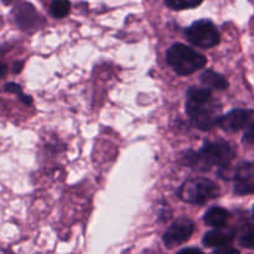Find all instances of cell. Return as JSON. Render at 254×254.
I'll list each match as a JSON object with an SVG mask.
<instances>
[{
    "label": "cell",
    "instance_id": "obj_1",
    "mask_svg": "<svg viewBox=\"0 0 254 254\" xmlns=\"http://www.w3.org/2000/svg\"><path fill=\"white\" fill-rule=\"evenodd\" d=\"M186 112L190 121L201 130H210L222 118V107L207 88L190 87L188 91Z\"/></svg>",
    "mask_w": 254,
    "mask_h": 254
},
{
    "label": "cell",
    "instance_id": "obj_2",
    "mask_svg": "<svg viewBox=\"0 0 254 254\" xmlns=\"http://www.w3.org/2000/svg\"><path fill=\"white\" fill-rule=\"evenodd\" d=\"M236 158V150L227 141H207L197 151H188L184 163L197 170L206 171L213 166H225Z\"/></svg>",
    "mask_w": 254,
    "mask_h": 254
},
{
    "label": "cell",
    "instance_id": "obj_3",
    "mask_svg": "<svg viewBox=\"0 0 254 254\" xmlns=\"http://www.w3.org/2000/svg\"><path fill=\"white\" fill-rule=\"evenodd\" d=\"M166 61L179 76H189L202 68L207 60L188 45L174 44L166 52Z\"/></svg>",
    "mask_w": 254,
    "mask_h": 254
},
{
    "label": "cell",
    "instance_id": "obj_4",
    "mask_svg": "<svg viewBox=\"0 0 254 254\" xmlns=\"http://www.w3.org/2000/svg\"><path fill=\"white\" fill-rule=\"evenodd\" d=\"M220 193L217 185L207 178H193L186 180L178 190L181 201L192 205H203Z\"/></svg>",
    "mask_w": 254,
    "mask_h": 254
},
{
    "label": "cell",
    "instance_id": "obj_5",
    "mask_svg": "<svg viewBox=\"0 0 254 254\" xmlns=\"http://www.w3.org/2000/svg\"><path fill=\"white\" fill-rule=\"evenodd\" d=\"M185 32L189 42L197 47L211 49L220 44V32L211 20H197Z\"/></svg>",
    "mask_w": 254,
    "mask_h": 254
},
{
    "label": "cell",
    "instance_id": "obj_6",
    "mask_svg": "<svg viewBox=\"0 0 254 254\" xmlns=\"http://www.w3.org/2000/svg\"><path fill=\"white\" fill-rule=\"evenodd\" d=\"M195 231V225L190 218L181 217L176 220L164 235L163 241L168 248L178 247L189 241Z\"/></svg>",
    "mask_w": 254,
    "mask_h": 254
},
{
    "label": "cell",
    "instance_id": "obj_7",
    "mask_svg": "<svg viewBox=\"0 0 254 254\" xmlns=\"http://www.w3.org/2000/svg\"><path fill=\"white\" fill-rule=\"evenodd\" d=\"M254 121V112L250 109H233L226 116H222L218 126L226 131L236 133L245 129Z\"/></svg>",
    "mask_w": 254,
    "mask_h": 254
},
{
    "label": "cell",
    "instance_id": "obj_8",
    "mask_svg": "<svg viewBox=\"0 0 254 254\" xmlns=\"http://www.w3.org/2000/svg\"><path fill=\"white\" fill-rule=\"evenodd\" d=\"M14 14L15 20L19 24V26L25 31H32V30L37 29L40 26L39 21L41 20V17L37 14L35 7L29 2H24V4L19 5L15 9Z\"/></svg>",
    "mask_w": 254,
    "mask_h": 254
},
{
    "label": "cell",
    "instance_id": "obj_9",
    "mask_svg": "<svg viewBox=\"0 0 254 254\" xmlns=\"http://www.w3.org/2000/svg\"><path fill=\"white\" fill-rule=\"evenodd\" d=\"M235 238V232L231 230H223L222 228H216V230L210 231L206 233L202 238V243L205 247L208 248H217L230 246Z\"/></svg>",
    "mask_w": 254,
    "mask_h": 254
},
{
    "label": "cell",
    "instance_id": "obj_10",
    "mask_svg": "<svg viewBox=\"0 0 254 254\" xmlns=\"http://www.w3.org/2000/svg\"><path fill=\"white\" fill-rule=\"evenodd\" d=\"M228 220H230V212L226 208L217 207V206L207 210V212L205 213V217H203L206 225L215 228L226 227Z\"/></svg>",
    "mask_w": 254,
    "mask_h": 254
},
{
    "label": "cell",
    "instance_id": "obj_11",
    "mask_svg": "<svg viewBox=\"0 0 254 254\" xmlns=\"http://www.w3.org/2000/svg\"><path fill=\"white\" fill-rule=\"evenodd\" d=\"M200 81L202 82L205 86L212 87V88L220 89L223 91L228 87V81L222 76V74L217 73V72L212 71V69H206L202 72L200 76Z\"/></svg>",
    "mask_w": 254,
    "mask_h": 254
},
{
    "label": "cell",
    "instance_id": "obj_12",
    "mask_svg": "<svg viewBox=\"0 0 254 254\" xmlns=\"http://www.w3.org/2000/svg\"><path fill=\"white\" fill-rule=\"evenodd\" d=\"M71 10V4L68 0H54L50 5V12L56 19H62L67 16Z\"/></svg>",
    "mask_w": 254,
    "mask_h": 254
},
{
    "label": "cell",
    "instance_id": "obj_13",
    "mask_svg": "<svg viewBox=\"0 0 254 254\" xmlns=\"http://www.w3.org/2000/svg\"><path fill=\"white\" fill-rule=\"evenodd\" d=\"M202 1L203 0H165V4L173 10H185L198 6Z\"/></svg>",
    "mask_w": 254,
    "mask_h": 254
},
{
    "label": "cell",
    "instance_id": "obj_14",
    "mask_svg": "<svg viewBox=\"0 0 254 254\" xmlns=\"http://www.w3.org/2000/svg\"><path fill=\"white\" fill-rule=\"evenodd\" d=\"M5 91L10 92V93H15L20 99H21L22 103H25L26 106H31L32 104V98L30 96H26V94L22 93L21 87L17 83H7L5 86Z\"/></svg>",
    "mask_w": 254,
    "mask_h": 254
},
{
    "label": "cell",
    "instance_id": "obj_15",
    "mask_svg": "<svg viewBox=\"0 0 254 254\" xmlns=\"http://www.w3.org/2000/svg\"><path fill=\"white\" fill-rule=\"evenodd\" d=\"M240 245L242 247L248 248V250L254 251V230L246 231L240 237Z\"/></svg>",
    "mask_w": 254,
    "mask_h": 254
},
{
    "label": "cell",
    "instance_id": "obj_16",
    "mask_svg": "<svg viewBox=\"0 0 254 254\" xmlns=\"http://www.w3.org/2000/svg\"><path fill=\"white\" fill-rule=\"evenodd\" d=\"M242 141L247 145H254V121L247 127V130L243 134Z\"/></svg>",
    "mask_w": 254,
    "mask_h": 254
},
{
    "label": "cell",
    "instance_id": "obj_17",
    "mask_svg": "<svg viewBox=\"0 0 254 254\" xmlns=\"http://www.w3.org/2000/svg\"><path fill=\"white\" fill-rule=\"evenodd\" d=\"M215 253H220V254H238V250H236V248H232V247H228V246H225V247H221V248H217V250L215 251Z\"/></svg>",
    "mask_w": 254,
    "mask_h": 254
},
{
    "label": "cell",
    "instance_id": "obj_18",
    "mask_svg": "<svg viewBox=\"0 0 254 254\" xmlns=\"http://www.w3.org/2000/svg\"><path fill=\"white\" fill-rule=\"evenodd\" d=\"M180 253H202L201 252L200 250H198V248H185V250H183V251H180Z\"/></svg>",
    "mask_w": 254,
    "mask_h": 254
},
{
    "label": "cell",
    "instance_id": "obj_19",
    "mask_svg": "<svg viewBox=\"0 0 254 254\" xmlns=\"http://www.w3.org/2000/svg\"><path fill=\"white\" fill-rule=\"evenodd\" d=\"M6 72H7L6 64H2V62L0 61V77H4L5 74H6Z\"/></svg>",
    "mask_w": 254,
    "mask_h": 254
},
{
    "label": "cell",
    "instance_id": "obj_20",
    "mask_svg": "<svg viewBox=\"0 0 254 254\" xmlns=\"http://www.w3.org/2000/svg\"><path fill=\"white\" fill-rule=\"evenodd\" d=\"M21 69H22V62H15L14 69H12V71H14L15 73H17V72H20Z\"/></svg>",
    "mask_w": 254,
    "mask_h": 254
},
{
    "label": "cell",
    "instance_id": "obj_21",
    "mask_svg": "<svg viewBox=\"0 0 254 254\" xmlns=\"http://www.w3.org/2000/svg\"><path fill=\"white\" fill-rule=\"evenodd\" d=\"M2 1H4L5 4H12V2L17 1V0H2Z\"/></svg>",
    "mask_w": 254,
    "mask_h": 254
},
{
    "label": "cell",
    "instance_id": "obj_22",
    "mask_svg": "<svg viewBox=\"0 0 254 254\" xmlns=\"http://www.w3.org/2000/svg\"><path fill=\"white\" fill-rule=\"evenodd\" d=\"M253 218H254V207H253Z\"/></svg>",
    "mask_w": 254,
    "mask_h": 254
}]
</instances>
